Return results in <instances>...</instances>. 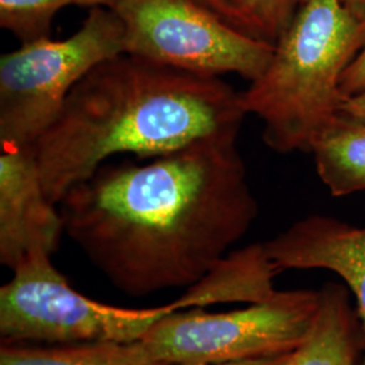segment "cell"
<instances>
[{
  "label": "cell",
  "mask_w": 365,
  "mask_h": 365,
  "mask_svg": "<svg viewBox=\"0 0 365 365\" xmlns=\"http://www.w3.org/2000/svg\"><path fill=\"white\" fill-rule=\"evenodd\" d=\"M237 140L223 133L144 163H106L58 205L66 235L122 294L194 286L259 215Z\"/></svg>",
  "instance_id": "cell-1"
},
{
  "label": "cell",
  "mask_w": 365,
  "mask_h": 365,
  "mask_svg": "<svg viewBox=\"0 0 365 365\" xmlns=\"http://www.w3.org/2000/svg\"><path fill=\"white\" fill-rule=\"evenodd\" d=\"M241 93L221 78L158 66L122 53L81 78L34 145L54 205L111 157L164 156L212 135L238 131Z\"/></svg>",
  "instance_id": "cell-2"
},
{
  "label": "cell",
  "mask_w": 365,
  "mask_h": 365,
  "mask_svg": "<svg viewBox=\"0 0 365 365\" xmlns=\"http://www.w3.org/2000/svg\"><path fill=\"white\" fill-rule=\"evenodd\" d=\"M365 43V13L349 0H307L274 43L264 72L241 92L279 153L310 150L345 101L342 78Z\"/></svg>",
  "instance_id": "cell-3"
},
{
  "label": "cell",
  "mask_w": 365,
  "mask_h": 365,
  "mask_svg": "<svg viewBox=\"0 0 365 365\" xmlns=\"http://www.w3.org/2000/svg\"><path fill=\"white\" fill-rule=\"evenodd\" d=\"M123 51V25L93 7L71 37L22 43L0 57V145L34 146L92 68Z\"/></svg>",
  "instance_id": "cell-4"
},
{
  "label": "cell",
  "mask_w": 365,
  "mask_h": 365,
  "mask_svg": "<svg viewBox=\"0 0 365 365\" xmlns=\"http://www.w3.org/2000/svg\"><path fill=\"white\" fill-rule=\"evenodd\" d=\"M190 309L180 299L153 309H128L90 299L69 286L52 255L34 252L0 288V336L4 342L71 345L137 342L165 315Z\"/></svg>",
  "instance_id": "cell-5"
},
{
  "label": "cell",
  "mask_w": 365,
  "mask_h": 365,
  "mask_svg": "<svg viewBox=\"0 0 365 365\" xmlns=\"http://www.w3.org/2000/svg\"><path fill=\"white\" fill-rule=\"evenodd\" d=\"M321 302V289L274 291L244 309L207 313L202 307L165 315L143 339L165 364H212L295 352L306 339Z\"/></svg>",
  "instance_id": "cell-6"
},
{
  "label": "cell",
  "mask_w": 365,
  "mask_h": 365,
  "mask_svg": "<svg viewBox=\"0 0 365 365\" xmlns=\"http://www.w3.org/2000/svg\"><path fill=\"white\" fill-rule=\"evenodd\" d=\"M110 9L123 25L125 53L158 66L253 81L274 54V45L244 36L199 0H119Z\"/></svg>",
  "instance_id": "cell-7"
},
{
  "label": "cell",
  "mask_w": 365,
  "mask_h": 365,
  "mask_svg": "<svg viewBox=\"0 0 365 365\" xmlns=\"http://www.w3.org/2000/svg\"><path fill=\"white\" fill-rule=\"evenodd\" d=\"M48 197L34 146H1L0 262L14 268L34 252L53 255L66 235L61 210Z\"/></svg>",
  "instance_id": "cell-8"
},
{
  "label": "cell",
  "mask_w": 365,
  "mask_h": 365,
  "mask_svg": "<svg viewBox=\"0 0 365 365\" xmlns=\"http://www.w3.org/2000/svg\"><path fill=\"white\" fill-rule=\"evenodd\" d=\"M262 244L277 272L327 269L351 288L363 330V357L359 365H365V226L313 214Z\"/></svg>",
  "instance_id": "cell-9"
},
{
  "label": "cell",
  "mask_w": 365,
  "mask_h": 365,
  "mask_svg": "<svg viewBox=\"0 0 365 365\" xmlns=\"http://www.w3.org/2000/svg\"><path fill=\"white\" fill-rule=\"evenodd\" d=\"M346 289L337 283L321 288V302L306 339L287 365H359L363 330Z\"/></svg>",
  "instance_id": "cell-10"
},
{
  "label": "cell",
  "mask_w": 365,
  "mask_h": 365,
  "mask_svg": "<svg viewBox=\"0 0 365 365\" xmlns=\"http://www.w3.org/2000/svg\"><path fill=\"white\" fill-rule=\"evenodd\" d=\"M309 152L331 195L365 191V119L339 111L315 137Z\"/></svg>",
  "instance_id": "cell-11"
},
{
  "label": "cell",
  "mask_w": 365,
  "mask_h": 365,
  "mask_svg": "<svg viewBox=\"0 0 365 365\" xmlns=\"http://www.w3.org/2000/svg\"><path fill=\"white\" fill-rule=\"evenodd\" d=\"M0 365H170L158 361L137 342H88L71 345H41L4 342Z\"/></svg>",
  "instance_id": "cell-12"
},
{
  "label": "cell",
  "mask_w": 365,
  "mask_h": 365,
  "mask_svg": "<svg viewBox=\"0 0 365 365\" xmlns=\"http://www.w3.org/2000/svg\"><path fill=\"white\" fill-rule=\"evenodd\" d=\"M249 38L274 45L307 0H199Z\"/></svg>",
  "instance_id": "cell-13"
},
{
  "label": "cell",
  "mask_w": 365,
  "mask_h": 365,
  "mask_svg": "<svg viewBox=\"0 0 365 365\" xmlns=\"http://www.w3.org/2000/svg\"><path fill=\"white\" fill-rule=\"evenodd\" d=\"M75 0H0V26L22 43L51 38L56 14Z\"/></svg>",
  "instance_id": "cell-14"
},
{
  "label": "cell",
  "mask_w": 365,
  "mask_h": 365,
  "mask_svg": "<svg viewBox=\"0 0 365 365\" xmlns=\"http://www.w3.org/2000/svg\"><path fill=\"white\" fill-rule=\"evenodd\" d=\"M365 88V43L354 57L342 78V93L345 99Z\"/></svg>",
  "instance_id": "cell-15"
},
{
  "label": "cell",
  "mask_w": 365,
  "mask_h": 365,
  "mask_svg": "<svg viewBox=\"0 0 365 365\" xmlns=\"http://www.w3.org/2000/svg\"><path fill=\"white\" fill-rule=\"evenodd\" d=\"M339 111L345 113L348 115H352V117L365 119V88L354 95L348 96L342 102Z\"/></svg>",
  "instance_id": "cell-16"
},
{
  "label": "cell",
  "mask_w": 365,
  "mask_h": 365,
  "mask_svg": "<svg viewBox=\"0 0 365 365\" xmlns=\"http://www.w3.org/2000/svg\"><path fill=\"white\" fill-rule=\"evenodd\" d=\"M289 354L276 356V357H265V359H255V360H242V361H227V363H212V364H176V365H287Z\"/></svg>",
  "instance_id": "cell-17"
},
{
  "label": "cell",
  "mask_w": 365,
  "mask_h": 365,
  "mask_svg": "<svg viewBox=\"0 0 365 365\" xmlns=\"http://www.w3.org/2000/svg\"><path fill=\"white\" fill-rule=\"evenodd\" d=\"M119 0H75L76 6L81 7H111L113 4H115Z\"/></svg>",
  "instance_id": "cell-18"
},
{
  "label": "cell",
  "mask_w": 365,
  "mask_h": 365,
  "mask_svg": "<svg viewBox=\"0 0 365 365\" xmlns=\"http://www.w3.org/2000/svg\"><path fill=\"white\" fill-rule=\"evenodd\" d=\"M354 7H357L359 10H361L365 13V0H349Z\"/></svg>",
  "instance_id": "cell-19"
}]
</instances>
